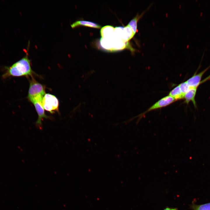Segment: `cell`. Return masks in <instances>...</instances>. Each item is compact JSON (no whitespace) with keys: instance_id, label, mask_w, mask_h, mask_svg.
Instances as JSON below:
<instances>
[{"instance_id":"6da1fadb","label":"cell","mask_w":210,"mask_h":210,"mask_svg":"<svg viewBox=\"0 0 210 210\" xmlns=\"http://www.w3.org/2000/svg\"><path fill=\"white\" fill-rule=\"evenodd\" d=\"M4 70L2 77L5 79L10 77H32L35 74L32 69L27 54L11 66H5Z\"/></svg>"},{"instance_id":"7a4b0ae2","label":"cell","mask_w":210,"mask_h":210,"mask_svg":"<svg viewBox=\"0 0 210 210\" xmlns=\"http://www.w3.org/2000/svg\"><path fill=\"white\" fill-rule=\"evenodd\" d=\"M27 98L30 102L40 97H43L46 94L45 87L32 77L30 80Z\"/></svg>"},{"instance_id":"3957f363","label":"cell","mask_w":210,"mask_h":210,"mask_svg":"<svg viewBox=\"0 0 210 210\" xmlns=\"http://www.w3.org/2000/svg\"><path fill=\"white\" fill-rule=\"evenodd\" d=\"M42 104L44 109L51 113L59 111V101L53 95L46 94L43 98Z\"/></svg>"},{"instance_id":"277c9868","label":"cell","mask_w":210,"mask_h":210,"mask_svg":"<svg viewBox=\"0 0 210 210\" xmlns=\"http://www.w3.org/2000/svg\"><path fill=\"white\" fill-rule=\"evenodd\" d=\"M43 97L36 98L31 102L34 105L38 115V119L35 123V125L37 128L41 130L42 129V119L44 118L51 119V117L46 115L45 113L42 104Z\"/></svg>"},{"instance_id":"5b68a950","label":"cell","mask_w":210,"mask_h":210,"mask_svg":"<svg viewBox=\"0 0 210 210\" xmlns=\"http://www.w3.org/2000/svg\"><path fill=\"white\" fill-rule=\"evenodd\" d=\"M176 100L172 97L168 95L160 99L151 106L145 112L139 116L140 118H142L145 114L148 112L166 107L172 104Z\"/></svg>"},{"instance_id":"8992f818","label":"cell","mask_w":210,"mask_h":210,"mask_svg":"<svg viewBox=\"0 0 210 210\" xmlns=\"http://www.w3.org/2000/svg\"><path fill=\"white\" fill-rule=\"evenodd\" d=\"M210 67V66L198 74H194L186 81L190 88H198L202 82L201 80L203 76Z\"/></svg>"},{"instance_id":"52a82bcc","label":"cell","mask_w":210,"mask_h":210,"mask_svg":"<svg viewBox=\"0 0 210 210\" xmlns=\"http://www.w3.org/2000/svg\"><path fill=\"white\" fill-rule=\"evenodd\" d=\"M197 88H190V90L184 94V103L188 104L190 101H192L195 107H196V102L195 97L196 94Z\"/></svg>"},{"instance_id":"ba28073f","label":"cell","mask_w":210,"mask_h":210,"mask_svg":"<svg viewBox=\"0 0 210 210\" xmlns=\"http://www.w3.org/2000/svg\"><path fill=\"white\" fill-rule=\"evenodd\" d=\"M80 26H85L97 28H100L101 27V25L96 23L85 20L77 21L73 23L71 25V27L72 28Z\"/></svg>"},{"instance_id":"9c48e42d","label":"cell","mask_w":210,"mask_h":210,"mask_svg":"<svg viewBox=\"0 0 210 210\" xmlns=\"http://www.w3.org/2000/svg\"><path fill=\"white\" fill-rule=\"evenodd\" d=\"M115 28L111 25H106L102 27L100 34L102 38H110L114 36Z\"/></svg>"},{"instance_id":"30bf717a","label":"cell","mask_w":210,"mask_h":210,"mask_svg":"<svg viewBox=\"0 0 210 210\" xmlns=\"http://www.w3.org/2000/svg\"><path fill=\"white\" fill-rule=\"evenodd\" d=\"M135 35L132 28L129 25L124 27L122 39L126 42L131 39Z\"/></svg>"},{"instance_id":"8fae6325","label":"cell","mask_w":210,"mask_h":210,"mask_svg":"<svg viewBox=\"0 0 210 210\" xmlns=\"http://www.w3.org/2000/svg\"><path fill=\"white\" fill-rule=\"evenodd\" d=\"M113 37L110 38L102 37L100 40L102 47L105 49L112 51Z\"/></svg>"},{"instance_id":"7c38bea8","label":"cell","mask_w":210,"mask_h":210,"mask_svg":"<svg viewBox=\"0 0 210 210\" xmlns=\"http://www.w3.org/2000/svg\"><path fill=\"white\" fill-rule=\"evenodd\" d=\"M168 95L174 98L176 100H178L183 99L184 95L181 92L178 85L169 92Z\"/></svg>"},{"instance_id":"4fadbf2b","label":"cell","mask_w":210,"mask_h":210,"mask_svg":"<svg viewBox=\"0 0 210 210\" xmlns=\"http://www.w3.org/2000/svg\"><path fill=\"white\" fill-rule=\"evenodd\" d=\"M144 13L145 12H144L140 15L138 14H137L134 18L130 20L128 24L132 28L135 34L137 31L138 22L139 20L143 16Z\"/></svg>"},{"instance_id":"5bb4252c","label":"cell","mask_w":210,"mask_h":210,"mask_svg":"<svg viewBox=\"0 0 210 210\" xmlns=\"http://www.w3.org/2000/svg\"><path fill=\"white\" fill-rule=\"evenodd\" d=\"M192 210H210V202L201 204H196L194 201L189 206Z\"/></svg>"},{"instance_id":"9a60e30c","label":"cell","mask_w":210,"mask_h":210,"mask_svg":"<svg viewBox=\"0 0 210 210\" xmlns=\"http://www.w3.org/2000/svg\"><path fill=\"white\" fill-rule=\"evenodd\" d=\"M178 85L181 92L184 95L190 88L186 81Z\"/></svg>"},{"instance_id":"2e32d148","label":"cell","mask_w":210,"mask_h":210,"mask_svg":"<svg viewBox=\"0 0 210 210\" xmlns=\"http://www.w3.org/2000/svg\"><path fill=\"white\" fill-rule=\"evenodd\" d=\"M164 210H178V209L176 208H171L167 207L164 209Z\"/></svg>"}]
</instances>
